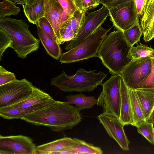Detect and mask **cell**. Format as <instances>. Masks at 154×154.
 I'll list each match as a JSON object with an SVG mask.
<instances>
[{
  "mask_svg": "<svg viewBox=\"0 0 154 154\" xmlns=\"http://www.w3.org/2000/svg\"><path fill=\"white\" fill-rule=\"evenodd\" d=\"M80 111L67 102L55 101L21 119L33 125L48 127L59 132L72 128L81 121Z\"/></svg>",
  "mask_w": 154,
  "mask_h": 154,
  "instance_id": "obj_1",
  "label": "cell"
},
{
  "mask_svg": "<svg viewBox=\"0 0 154 154\" xmlns=\"http://www.w3.org/2000/svg\"><path fill=\"white\" fill-rule=\"evenodd\" d=\"M131 47L123 32L119 29L111 32L103 40L97 54L104 66L111 74L120 75L132 60Z\"/></svg>",
  "mask_w": 154,
  "mask_h": 154,
  "instance_id": "obj_2",
  "label": "cell"
},
{
  "mask_svg": "<svg viewBox=\"0 0 154 154\" xmlns=\"http://www.w3.org/2000/svg\"><path fill=\"white\" fill-rule=\"evenodd\" d=\"M0 28L11 38L12 48L19 57L24 59L28 54L38 49L40 41L32 35L28 25L23 20L8 17L0 18Z\"/></svg>",
  "mask_w": 154,
  "mask_h": 154,
  "instance_id": "obj_3",
  "label": "cell"
},
{
  "mask_svg": "<svg viewBox=\"0 0 154 154\" xmlns=\"http://www.w3.org/2000/svg\"><path fill=\"white\" fill-rule=\"evenodd\" d=\"M107 74L102 72L96 73L94 70L87 71L79 68L73 75H67L64 71L51 79V85L63 92H82L92 91L102 85Z\"/></svg>",
  "mask_w": 154,
  "mask_h": 154,
  "instance_id": "obj_4",
  "label": "cell"
},
{
  "mask_svg": "<svg viewBox=\"0 0 154 154\" xmlns=\"http://www.w3.org/2000/svg\"><path fill=\"white\" fill-rule=\"evenodd\" d=\"M55 101L49 94L34 86L29 96L13 104L0 108V116L4 119H22Z\"/></svg>",
  "mask_w": 154,
  "mask_h": 154,
  "instance_id": "obj_5",
  "label": "cell"
},
{
  "mask_svg": "<svg viewBox=\"0 0 154 154\" xmlns=\"http://www.w3.org/2000/svg\"><path fill=\"white\" fill-rule=\"evenodd\" d=\"M100 26L84 40L67 52L62 54L61 64L69 63L97 57V54L107 34L111 29Z\"/></svg>",
  "mask_w": 154,
  "mask_h": 154,
  "instance_id": "obj_6",
  "label": "cell"
},
{
  "mask_svg": "<svg viewBox=\"0 0 154 154\" xmlns=\"http://www.w3.org/2000/svg\"><path fill=\"white\" fill-rule=\"evenodd\" d=\"M121 77L120 75L112 74L108 80L102 83V91L97 103L103 108V113L118 118L120 112Z\"/></svg>",
  "mask_w": 154,
  "mask_h": 154,
  "instance_id": "obj_7",
  "label": "cell"
},
{
  "mask_svg": "<svg viewBox=\"0 0 154 154\" xmlns=\"http://www.w3.org/2000/svg\"><path fill=\"white\" fill-rule=\"evenodd\" d=\"M152 57H148L132 60L120 75L129 88L136 89L139 84L150 73Z\"/></svg>",
  "mask_w": 154,
  "mask_h": 154,
  "instance_id": "obj_8",
  "label": "cell"
},
{
  "mask_svg": "<svg viewBox=\"0 0 154 154\" xmlns=\"http://www.w3.org/2000/svg\"><path fill=\"white\" fill-rule=\"evenodd\" d=\"M109 15V9L103 5L98 10L88 13L76 36L66 42L65 49L69 50L84 40L101 26Z\"/></svg>",
  "mask_w": 154,
  "mask_h": 154,
  "instance_id": "obj_9",
  "label": "cell"
},
{
  "mask_svg": "<svg viewBox=\"0 0 154 154\" xmlns=\"http://www.w3.org/2000/svg\"><path fill=\"white\" fill-rule=\"evenodd\" d=\"M34 87L31 82L25 79H16L0 85V108L13 104L29 96Z\"/></svg>",
  "mask_w": 154,
  "mask_h": 154,
  "instance_id": "obj_10",
  "label": "cell"
},
{
  "mask_svg": "<svg viewBox=\"0 0 154 154\" xmlns=\"http://www.w3.org/2000/svg\"><path fill=\"white\" fill-rule=\"evenodd\" d=\"M109 10L110 20L113 26L123 32L139 21L134 0L127 1Z\"/></svg>",
  "mask_w": 154,
  "mask_h": 154,
  "instance_id": "obj_11",
  "label": "cell"
},
{
  "mask_svg": "<svg viewBox=\"0 0 154 154\" xmlns=\"http://www.w3.org/2000/svg\"><path fill=\"white\" fill-rule=\"evenodd\" d=\"M38 154L36 146L29 137L17 135L0 136V154Z\"/></svg>",
  "mask_w": 154,
  "mask_h": 154,
  "instance_id": "obj_12",
  "label": "cell"
},
{
  "mask_svg": "<svg viewBox=\"0 0 154 154\" xmlns=\"http://www.w3.org/2000/svg\"><path fill=\"white\" fill-rule=\"evenodd\" d=\"M97 118L109 135L116 141L121 149L128 150L130 142L125 134L124 126L119 119L104 113L98 115Z\"/></svg>",
  "mask_w": 154,
  "mask_h": 154,
  "instance_id": "obj_13",
  "label": "cell"
},
{
  "mask_svg": "<svg viewBox=\"0 0 154 154\" xmlns=\"http://www.w3.org/2000/svg\"><path fill=\"white\" fill-rule=\"evenodd\" d=\"M45 17L49 22L56 34L59 45L60 42L61 17L63 9L57 0H45Z\"/></svg>",
  "mask_w": 154,
  "mask_h": 154,
  "instance_id": "obj_14",
  "label": "cell"
},
{
  "mask_svg": "<svg viewBox=\"0 0 154 154\" xmlns=\"http://www.w3.org/2000/svg\"><path fill=\"white\" fill-rule=\"evenodd\" d=\"M120 88V112L118 119L124 126L128 125H133L134 120L129 88L121 76Z\"/></svg>",
  "mask_w": 154,
  "mask_h": 154,
  "instance_id": "obj_15",
  "label": "cell"
},
{
  "mask_svg": "<svg viewBox=\"0 0 154 154\" xmlns=\"http://www.w3.org/2000/svg\"><path fill=\"white\" fill-rule=\"evenodd\" d=\"M140 17L143 39L146 42H149L154 37V0L147 3Z\"/></svg>",
  "mask_w": 154,
  "mask_h": 154,
  "instance_id": "obj_16",
  "label": "cell"
},
{
  "mask_svg": "<svg viewBox=\"0 0 154 154\" xmlns=\"http://www.w3.org/2000/svg\"><path fill=\"white\" fill-rule=\"evenodd\" d=\"M82 140L76 138L64 137L36 146L40 154H54L64 149L74 147L80 144Z\"/></svg>",
  "mask_w": 154,
  "mask_h": 154,
  "instance_id": "obj_17",
  "label": "cell"
},
{
  "mask_svg": "<svg viewBox=\"0 0 154 154\" xmlns=\"http://www.w3.org/2000/svg\"><path fill=\"white\" fill-rule=\"evenodd\" d=\"M22 5L25 15L29 23L36 25L39 19L45 17V0H37L30 4Z\"/></svg>",
  "mask_w": 154,
  "mask_h": 154,
  "instance_id": "obj_18",
  "label": "cell"
},
{
  "mask_svg": "<svg viewBox=\"0 0 154 154\" xmlns=\"http://www.w3.org/2000/svg\"><path fill=\"white\" fill-rule=\"evenodd\" d=\"M134 90L147 121L154 111V90L140 88Z\"/></svg>",
  "mask_w": 154,
  "mask_h": 154,
  "instance_id": "obj_19",
  "label": "cell"
},
{
  "mask_svg": "<svg viewBox=\"0 0 154 154\" xmlns=\"http://www.w3.org/2000/svg\"><path fill=\"white\" fill-rule=\"evenodd\" d=\"M36 25L38 38L47 54L55 60L59 59L62 54V50L60 45L51 39L38 25Z\"/></svg>",
  "mask_w": 154,
  "mask_h": 154,
  "instance_id": "obj_20",
  "label": "cell"
},
{
  "mask_svg": "<svg viewBox=\"0 0 154 154\" xmlns=\"http://www.w3.org/2000/svg\"><path fill=\"white\" fill-rule=\"evenodd\" d=\"M68 103L76 105L80 110L84 109L91 108L97 104V99L94 96L85 95L80 93L76 94H70L66 97Z\"/></svg>",
  "mask_w": 154,
  "mask_h": 154,
  "instance_id": "obj_21",
  "label": "cell"
},
{
  "mask_svg": "<svg viewBox=\"0 0 154 154\" xmlns=\"http://www.w3.org/2000/svg\"><path fill=\"white\" fill-rule=\"evenodd\" d=\"M129 89L134 120L133 126H135L137 124L146 120L144 111L134 89L129 88Z\"/></svg>",
  "mask_w": 154,
  "mask_h": 154,
  "instance_id": "obj_22",
  "label": "cell"
},
{
  "mask_svg": "<svg viewBox=\"0 0 154 154\" xmlns=\"http://www.w3.org/2000/svg\"><path fill=\"white\" fill-rule=\"evenodd\" d=\"M62 151H66L71 154H102L103 151L99 147L82 140L79 145L72 147L67 148Z\"/></svg>",
  "mask_w": 154,
  "mask_h": 154,
  "instance_id": "obj_23",
  "label": "cell"
},
{
  "mask_svg": "<svg viewBox=\"0 0 154 154\" xmlns=\"http://www.w3.org/2000/svg\"><path fill=\"white\" fill-rule=\"evenodd\" d=\"M57 1L63 9V12L61 17V28L71 18L78 9L75 4L73 0H57Z\"/></svg>",
  "mask_w": 154,
  "mask_h": 154,
  "instance_id": "obj_24",
  "label": "cell"
},
{
  "mask_svg": "<svg viewBox=\"0 0 154 154\" xmlns=\"http://www.w3.org/2000/svg\"><path fill=\"white\" fill-rule=\"evenodd\" d=\"M124 37L128 43L131 47L140 41L143 34L139 21L128 29L123 32Z\"/></svg>",
  "mask_w": 154,
  "mask_h": 154,
  "instance_id": "obj_25",
  "label": "cell"
},
{
  "mask_svg": "<svg viewBox=\"0 0 154 154\" xmlns=\"http://www.w3.org/2000/svg\"><path fill=\"white\" fill-rule=\"evenodd\" d=\"M130 56L131 60L148 57L154 58V49L140 43L131 48Z\"/></svg>",
  "mask_w": 154,
  "mask_h": 154,
  "instance_id": "obj_26",
  "label": "cell"
},
{
  "mask_svg": "<svg viewBox=\"0 0 154 154\" xmlns=\"http://www.w3.org/2000/svg\"><path fill=\"white\" fill-rule=\"evenodd\" d=\"M138 132L141 134L151 143L154 145L153 123L146 120L140 122L135 126Z\"/></svg>",
  "mask_w": 154,
  "mask_h": 154,
  "instance_id": "obj_27",
  "label": "cell"
},
{
  "mask_svg": "<svg viewBox=\"0 0 154 154\" xmlns=\"http://www.w3.org/2000/svg\"><path fill=\"white\" fill-rule=\"evenodd\" d=\"M0 18L11 15L16 16L20 11L13 2L9 0H0Z\"/></svg>",
  "mask_w": 154,
  "mask_h": 154,
  "instance_id": "obj_28",
  "label": "cell"
},
{
  "mask_svg": "<svg viewBox=\"0 0 154 154\" xmlns=\"http://www.w3.org/2000/svg\"><path fill=\"white\" fill-rule=\"evenodd\" d=\"M36 25H38L42 31L51 39L59 44L58 39L53 27L45 17H43L39 19Z\"/></svg>",
  "mask_w": 154,
  "mask_h": 154,
  "instance_id": "obj_29",
  "label": "cell"
},
{
  "mask_svg": "<svg viewBox=\"0 0 154 154\" xmlns=\"http://www.w3.org/2000/svg\"><path fill=\"white\" fill-rule=\"evenodd\" d=\"M85 14L84 11L78 9L71 18V24L74 38L84 22L86 16Z\"/></svg>",
  "mask_w": 154,
  "mask_h": 154,
  "instance_id": "obj_30",
  "label": "cell"
},
{
  "mask_svg": "<svg viewBox=\"0 0 154 154\" xmlns=\"http://www.w3.org/2000/svg\"><path fill=\"white\" fill-rule=\"evenodd\" d=\"M12 44L13 40L10 35L0 28V61L6 49L8 48H12Z\"/></svg>",
  "mask_w": 154,
  "mask_h": 154,
  "instance_id": "obj_31",
  "label": "cell"
},
{
  "mask_svg": "<svg viewBox=\"0 0 154 154\" xmlns=\"http://www.w3.org/2000/svg\"><path fill=\"white\" fill-rule=\"evenodd\" d=\"M71 19L60 28V42L61 44L66 42L70 41L74 38Z\"/></svg>",
  "mask_w": 154,
  "mask_h": 154,
  "instance_id": "obj_32",
  "label": "cell"
},
{
  "mask_svg": "<svg viewBox=\"0 0 154 154\" xmlns=\"http://www.w3.org/2000/svg\"><path fill=\"white\" fill-rule=\"evenodd\" d=\"M78 9L86 13L90 10L96 8L100 3L98 0H73Z\"/></svg>",
  "mask_w": 154,
  "mask_h": 154,
  "instance_id": "obj_33",
  "label": "cell"
},
{
  "mask_svg": "<svg viewBox=\"0 0 154 154\" xmlns=\"http://www.w3.org/2000/svg\"><path fill=\"white\" fill-rule=\"evenodd\" d=\"M152 68L150 73L139 84L136 88L154 90V58L152 57Z\"/></svg>",
  "mask_w": 154,
  "mask_h": 154,
  "instance_id": "obj_34",
  "label": "cell"
},
{
  "mask_svg": "<svg viewBox=\"0 0 154 154\" xmlns=\"http://www.w3.org/2000/svg\"><path fill=\"white\" fill-rule=\"evenodd\" d=\"M16 79L14 74L0 66V85L14 81Z\"/></svg>",
  "mask_w": 154,
  "mask_h": 154,
  "instance_id": "obj_35",
  "label": "cell"
},
{
  "mask_svg": "<svg viewBox=\"0 0 154 154\" xmlns=\"http://www.w3.org/2000/svg\"><path fill=\"white\" fill-rule=\"evenodd\" d=\"M100 4L106 6L108 9L117 6L124 2L131 0H98Z\"/></svg>",
  "mask_w": 154,
  "mask_h": 154,
  "instance_id": "obj_36",
  "label": "cell"
},
{
  "mask_svg": "<svg viewBox=\"0 0 154 154\" xmlns=\"http://www.w3.org/2000/svg\"><path fill=\"white\" fill-rule=\"evenodd\" d=\"M150 0H134L136 6L137 14L139 18L141 15L144 7Z\"/></svg>",
  "mask_w": 154,
  "mask_h": 154,
  "instance_id": "obj_37",
  "label": "cell"
},
{
  "mask_svg": "<svg viewBox=\"0 0 154 154\" xmlns=\"http://www.w3.org/2000/svg\"><path fill=\"white\" fill-rule=\"evenodd\" d=\"M17 4L23 5L25 4V0H9Z\"/></svg>",
  "mask_w": 154,
  "mask_h": 154,
  "instance_id": "obj_38",
  "label": "cell"
},
{
  "mask_svg": "<svg viewBox=\"0 0 154 154\" xmlns=\"http://www.w3.org/2000/svg\"><path fill=\"white\" fill-rule=\"evenodd\" d=\"M36 0H25V4L29 5L32 3Z\"/></svg>",
  "mask_w": 154,
  "mask_h": 154,
  "instance_id": "obj_39",
  "label": "cell"
}]
</instances>
